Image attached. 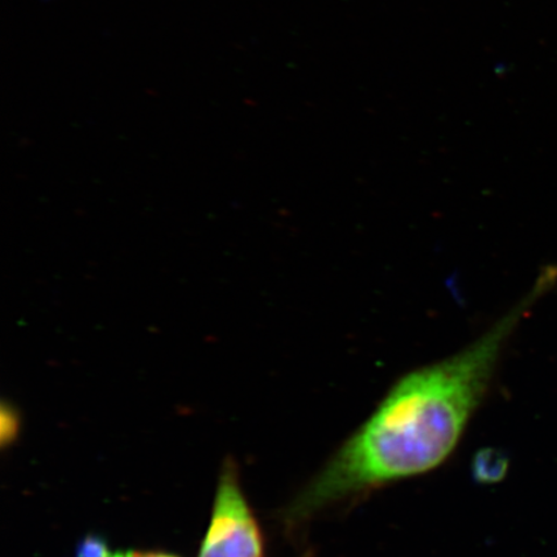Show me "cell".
I'll list each match as a JSON object with an SVG mask.
<instances>
[{
	"label": "cell",
	"mask_w": 557,
	"mask_h": 557,
	"mask_svg": "<svg viewBox=\"0 0 557 557\" xmlns=\"http://www.w3.org/2000/svg\"><path fill=\"white\" fill-rule=\"evenodd\" d=\"M301 557H313L312 553L308 552L306 554H304Z\"/></svg>",
	"instance_id": "6"
},
{
	"label": "cell",
	"mask_w": 557,
	"mask_h": 557,
	"mask_svg": "<svg viewBox=\"0 0 557 557\" xmlns=\"http://www.w3.org/2000/svg\"><path fill=\"white\" fill-rule=\"evenodd\" d=\"M127 557H180L177 555L169 554V553H160V552H129L127 553Z\"/></svg>",
	"instance_id": "5"
},
{
	"label": "cell",
	"mask_w": 557,
	"mask_h": 557,
	"mask_svg": "<svg viewBox=\"0 0 557 557\" xmlns=\"http://www.w3.org/2000/svg\"><path fill=\"white\" fill-rule=\"evenodd\" d=\"M557 276L542 270L528 294L463 350L396 381L284 513L288 528L448 461L490 392L505 347Z\"/></svg>",
	"instance_id": "1"
},
{
	"label": "cell",
	"mask_w": 557,
	"mask_h": 557,
	"mask_svg": "<svg viewBox=\"0 0 557 557\" xmlns=\"http://www.w3.org/2000/svg\"><path fill=\"white\" fill-rule=\"evenodd\" d=\"M508 459L503 453L484 449L473 457L472 473L478 482L494 484L500 482L507 473Z\"/></svg>",
	"instance_id": "3"
},
{
	"label": "cell",
	"mask_w": 557,
	"mask_h": 557,
	"mask_svg": "<svg viewBox=\"0 0 557 557\" xmlns=\"http://www.w3.org/2000/svg\"><path fill=\"white\" fill-rule=\"evenodd\" d=\"M198 557H264L261 527L244 496L238 466L232 458L222 466L211 521Z\"/></svg>",
	"instance_id": "2"
},
{
	"label": "cell",
	"mask_w": 557,
	"mask_h": 557,
	"mask_svg": "<svg viewBox=\"0 0 557 557\" xmlns=\"http://www.w3.org/2000/svg\"><path fill=\"white\" fill-rule=\"evenodd\" d=\"M75 557H127V553L111 548L101 535L88 534L76 547Z\"/></svg>",
	"instance_id": "4"
}]
</instances>
